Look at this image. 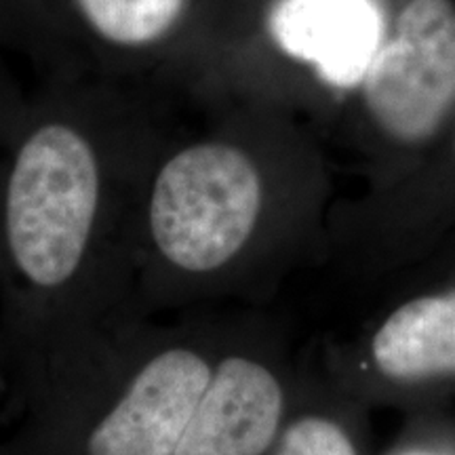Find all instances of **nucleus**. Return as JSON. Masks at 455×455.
<instances>
[{
    "mask_svg": "<svg viewBox=\"0 0 455 455\" xmlns=\"http://www.w3.org/2000/svg\"><path fill=\"white\" fill-rule=\"evenodd\" d=\"M9 378L11 375H9V365H7V355H4L3 339H0V390L4 388V384H7Z\"/></svg>",
    "mask_w": 455,
    "mask_h": 455,
    "instance_id": "12",
    "label": "nucleus"
},
{
    "mask_svg": "<svg viewBox=\"0 0 455 455\" xmlns=\"http://www.w3.org/2000/svg\"><path fill=\"white\" fill-rule=\"evenodd\" d=\"M26 101L28 95L17 84L7 60H4V53H0V169H3L11 135L20 123Z\"/></svg>",
    "mask_w": 455,
    "mask_h": 455,
    "instance_id": "10",
    "label": "nucleus"
},
{
    "mask_svg": "<svg viewBox=\"0 0 455 455\" xmlns=\"http://www.w3.org/2000/svg\"><path fill=\"white\" fill-rule=\"evenodd\" d=\"M373 32L346 93L395 150H424L455 118V0H371Z\"/></svg>",
    "mask_w": 455,
    "mask_h": 455,
    "instance_id": "5",
    "label": "nucleus"
},
{
    "mask_svg": "<svg viewBox=\"0 0 455 455\" xmlns=\"http://www.w3.org/2000/svg\"><path fill=\"white\" fill-rule=\"evenodd\" d=\"M131 323L32 396L60 407H95L87 455H173L213 375L190 346L144 348Z\"/></svg>",
    "mask_w": 455,
    "mask_h": 455,
    "instance_id": "3",
    "label": "nucleus"
},
{
    "mask_svg": "<svg viewBox=\"0 0 455 455\" xmlns=\"http://www.w3.org/2000/svg\"><path fill=\"white\" fill-rule=\"evenodd\" d=\"M275 455H356L346 432L325 418H301L283 432Z\"/></svg>",
    "mask_w": 455,
    "mask_h": 455,
    "instance_id": "9",
    "label": "nucleus"
},
{
    "mask_svg": "<svg viewBox=\"0 0 455 455\" xmlns=\"http://www.w3.org/2000/svg\"><path fill=\"white\" fill-rule=\"evenodd\" d=\"M283 411V386L264 363L226 356L213 367L173 455H264L276 439Z\"/></svg>",
    "mask_w": 455,
    "mask_h": 455,
    "instance_id": "6",
    "label": "nucleus"
},
{
    "mask_svg": "<svg viewBox=\"0 0 455 455\" xmlns=\"http://www.w3.org/2000/svg\"><path fill=\"white\" fill-rule=\"evenodd\" d=\"M0 53L26 55L41 70H72L28 0H0Z\"/></svg>",
    "mask_w": 455,
    "mask_h": 455,
    "instance_id": "8",
    "label": "nucleus"
},
{
    "mask_svg": "<svg viewBox=\"0 0 455 455\" xmlns=\"http://www.w3.org/2000/svg\"><path fill=\"white\" fill-rule=\"evenodd\" d=\"M403 455H439V453H430V451H411V453H403Z\"/></svg>",
    "mask_w": 455,
    "mask_h": 455,
    "instance_id": "13",
    "label": "nucleus"
},
{
    "mask_svg": "<svg viewBox=\"0 0 455 455\" xmlns=\"http://www.w3.org/2000/svg\"><path fill=\"white\" fill-rule=\"evenodd\" d=\"M266 3H275V0H226V7H228L226 21L230 20L232 15L241 13V11L259 7V4H266Z\"/></svg>",
    "mask_w": 455,
    "mask_h": 455,
    "instance_id": "11",
    "label": "nucleus"
},
{
    "mask_svg": "<svg viewBox=\"0 0 455 455\" xmlns=\"http://www.w3.org/2000/svg\"><path fill=\"white\" fill-rule=\"evenodd\" d=\"M371 355L379 371L398 382L455 373V291L396 308L373 335Z\"/></svg>",
    "mask_w": 455,
    "mask_h": 455,
    "instance_id": "7",
    "label": "nucleus"
},
{
    "mask_svg": "<svg viewBox=\"0 0 455 455\" xmlns=\"http://www.w3.org/2000/svg\"><path fill=\"white\" fill-rule=\"evenodd\" d=\"M144 84L49 72L11 135L0 169V339L24 396L135 323V218L164 140Z\"/></svg>",
    "mask_w": 455,
    "mask_h": 455,
    "instance_id": "1",
    "label": "nucleus"
},
{
    "mask_svg": "<svg viewBox=\"0 0 455 455\" xmlns=\"http://www.w3.org/2000/svg\"><path fill=\"white\" fill-rule=\"evenodd\" d=\"M268 171L238 131L161 141L141 186L133 236V298L156 272L209 276L241 258L264 218Z\"/></svg>",
    "mask_w": 455,
    "mask_h": 455,
    "instance_id": "2",
    "label": "nucleus"
},
{
    "mask_svg": "<svg viewBox=\"0 0 455 455\" xmlns=\"http://www.w3.org/2000/svg\"><path fill=\"white\" fill-rule=\"evenodd\" d=\"M28 3L72 70L121 81H196L226 26V0Z\"/></svg>",
    "mask_w": 455,
    "mask_h": 455,
    "instance_id": "4",
    "label": "nucleus"
}]
</instances>
